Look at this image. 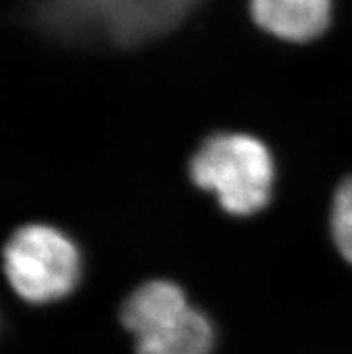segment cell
Wrapping results in <instances>:
<instances>
[{"label": "cell", "instance_id": "8992f818", "mask_svg": "<svg viewBox=\"0 0 352 354\" xmlns=\"http://www.w3.org/2000/svg\"><path fill=\"white\" fill-rule=\"evenodd\" d=\"M331 230L336 248L352 265V176L342 182L335 194Z\"/></svg>", "mask_w": 352, "mask_h": 354}, {"label": "cell", "instance_id": "277c9868", "mask_svg": "<svg viewBox=\"0 0 352 354\" xmlns=\"http://www.w3.org/2000/svg\"><path fill=\"white\" fill-rule=\"evenodd\" d=\"M189 310L191 306L176 284L169 281H151L128 297L120 311V319L129 333L142 338L178 320Z\"/></svg>", "mask_w": 352, "mask_h": 354}, {"label": "cell", "instance_id": "7a4b0ae2", "mask_svg": "<svg viewBox=\"0 0 352 354\" xmlns=\"http://www.w3.org/2000/svg\"><path fill=\"white\" fill-rule=\"evenodd\" d=\"M4 272L24 301L45 304L63 299L80 279V254L74 243L49 225H26L4 248Z\"/></svg>", "mask_w": 352, "mask_h": 354}, {"label": "cell", "instance_id": "6da1fadb", "mask_svg": "<svg viewBox=\"0 0 352 354\" xmlns=\"http://www.w3.org/2000/svg\"><path fill=\"white\" fill-rule=\"evenodd\" d=\"M191 178L212 191L228 214H254L272 196V155L252 135H212L192 157Z\"/></svg>", "mask_w": 352, "mask_h": 354}, {"label": "cell", "instance_id": "3957f363", "mask_svg": "<svg viewBox=\"0 0 352 354\" xmlns=\"http://www.w3.org/2000/svg\"><path fill=\"white\" fill-rule=\"evenodd\" d=\"M250 18L273 40L308 45L333 26V0H250Z\"/></svg>", "mask_w": 352, "mask_h": 354}, {"label": "cell", "instance_id": "5b68a950", "mask_svg": "<svg viewBox=\"0 0 352 354\" xmlns=\"http://www.w3.org/2000/svg\"><path fill=\"white\" fill-rule=\"evenodd\" d=\"M214 329L205 315L189 310L165 328L137 338V354H210Z\"/></svg>", "mask_w": 352, "mask_h": 354}]
</instances>
